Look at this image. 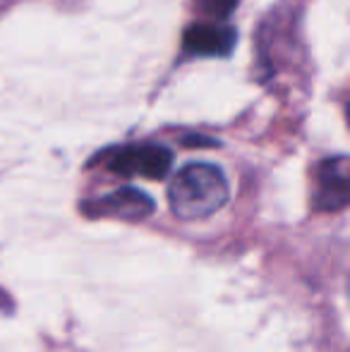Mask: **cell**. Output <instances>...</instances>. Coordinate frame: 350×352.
Returning <instances> with one entry per match:
<instances>
[{
    "label": "cell",
    "mask_w": 350,
    "mask_h": 352,
    "mask_svg": "<svg viewBox=\"0 0 350 352\" xmlns=\"http://www.w3.org/2000/svg\"><path fill=\"white\" fill-rule=\"evenodd\" d=\"M348 125H350V103H348Z\"/></svg>",
    "instance_id": "obj_8"
},
{
    "label": "cell",
    "mask_w": 350,
    "mask_h": 352,
    "mask_svg": "<svg viewBox=\"0 0 350 352\" xmlns=\"http://www.w3.org/2000/svg\"><path fill=\"white\" fill-rule=\"evenodd\" d=\"M240 0H197V5H199V10L206 14V17L211 19H226L233 14V10L238 8Z\"/></svg>",
    "instance_id": "obj_6"
},
{
    "label": "cell",
    "mask_w": 350,
    "mask_h": 352,
    "mask_svg": "<svg viewBox=\"0 0 350 352\" xmlns=\"http://www.w3.org/2000/svg\"><path fill=\"white\" fill-rule=\"evenodd\" d=\"M230 187L214 163H190L175 173L168 187L171 211L180 221H204L228 204Z\"/></svg>",
    "instance_id": "obj_1"
},
{
    "label": "cell",
    "mask_w": 350,
    "mask_h": 352,
    "mask_svg": "<svg viewBox=\"0 0 350 352\" xmlns=\"http://www.w3.org/2000/svg\"><path fill=\"white\" fill-rule=\"evenodd\" d=\"M173 166V153L161 144H135L116 148L108 158V168L122 177L164 180Z\"/></svg>",
    "instance_id": "obj_3"
},
{
    "label": "cell",
    "mask_w": 350,
    "mask_h": 352,
    "mask_svg": "<svg viewBox=\"0 0 350 352\" xmlns=\"http://www.w3.org/2000/svg\"><path fill=\"white\" fill-rule=\"evenodd\" d=\"M346 292H348V300H350V278H348V285H346Z\"/></svg>",
    "instance_id": "obj_7"
},
{
    "label": "cell",
    "mask_w": 350,
    "mask_h": 352,
    "mask_svg": "<svg viewBox=\"0 0 350 352\" xmlns=\"http://www.w3.org/2000/svg\"><path fill=\"white\" fill-rule=\"evenodd\" d=\"M235 41H238V32L230 24L201 22L185 29L182 51L201 58H226L233 53Z\"/></svg>",
    "instance_id": "obj_4"
},
{
    "label": "cell",
    "mask_w": 350,
    "mask_h": 352,
    "mask_svg": "<svg viewBox=\"0 0 350 352\" xmlns=\"http://www.w3.org/2000/svg\"><path fill=\"white\" fill-rule=\"evenodd\" d=\"M312 204L317 211L331 213L350 206V156L338 153L314 166Z\"/></svg>",
    "instance_id": "obj_2"
},
{
    "label": "cell",
    "mask_w": 350,
    "mask_h": 352,
    "mask_svg": "<svg viewBox=\"0 0 350 352\" xmlns=\"http://www.w3.org/2000/svg\"><path fill=\"white\" fill-rule=\"evenodd\" d=\"M87 211L91 216H111L120 218V221H142L154 211V199L146 197L142 190L135 187H122L116 190L113 195H106L101 199L91 201V206H87Z\"/></svg>",
    "instance_id": "obj_5"
}]
</instances>
